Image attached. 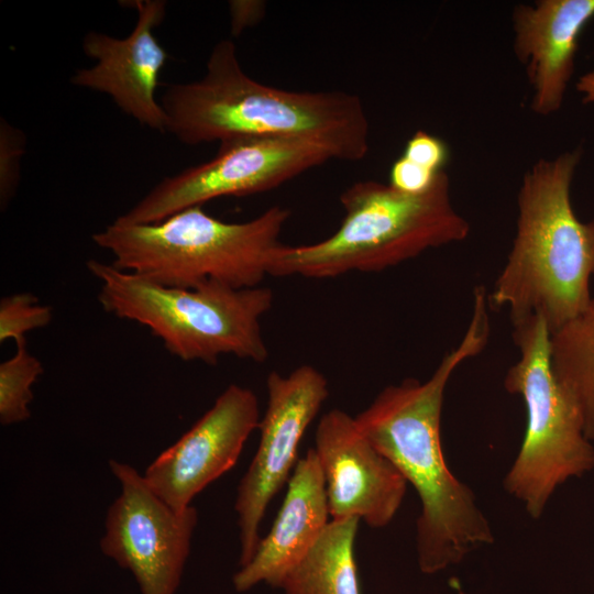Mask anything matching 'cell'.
<instances>
[{
  "instance_id": "obj_1",
  "label": "cell",
  "mask_w": 594,
  "mask_h": 594,
  "mask_svg": "<svg viewBox=\"0 0 594 594\" xmlns=\"http://www.w3.org/2000/svg\"><path fill=\"white\" fill-rule=\"evenodd\" d=\"M487 290H474L469 327L431 376L386 386L355 421L370 442L416 490L421 509L416 525L419 570L436 574L492 544L491 524L473 491L449 469L441 443L444 392L452 374L480 354L490 338Z\"/></svg>"
},
{
  "instance_id": "obj_2",
  "label": "cell",
  "mask_w": 594,
  "mask_h": 594,
  "mask_svg": "<svg viewBox=\"0 0 594 594\" xmlns=\"http://www.w3.org/2000/svg\"><path fill=\"white\" fill-rule=\"evenodd\" d=\"M161 105L166 132L187 145L273 136L317 141L342 161L356 162L369 152L370 124L358 96L261 84L243 72L230 40L212 48L201 79L168 85Z\"/></svg>"
},
{
  "instance_id": "obj_3",
  "label": "cell",
  "mask_w": 594,
  "mask_h": 594,
  "mask_svg": "<svg viewBox=\"0 0 594 594\" xmlns=\"http://www.w3.org/2000/svg\"><path fill=\"white\" fill-rule=\"evenodd\" d=\"M581 156L575 148L540 160L522 177L513 245L487 293L488 307L512 323L538 316L551 334L593 297L594 219L580 220L571 201Z\"/></svg>"
},
{
  "instance_id": "obj_4",
  "label": "cell",
  "mask_w": 594,
  "mask_h": 594,
  "mask_svg": "<svg viewBox=\"0 0 594 594\" xmlns=\"http://www.w3.org/2000/svg\"><path fill=\"white\" fill-rule=\"evenodd\" d=\"M289 217L287 208L274 206L249 221L226 222L194 206L155 223L116 219L91 239L112 254L113 266L156 284L241 289L273 276Z\"/></svg>"
},
{
  "instance_id": "obj_5",
  "label": "cell",
  "mask_w": 594,
  "mask_h": 594,
  "mask_svg": "<svg viewBox=\"0 0 594 594\" xmlns=\"http://www.w3.org/2000/svg\"><path fill=\"white\" fill-rule=\"evenodd\" d=\"M340 202L344 218L339 229L320 242L284 245L273 276L321 279L380 272L427 250L463 241L470 233L468 220L453 207L444 170L422 194L361 180L341 194Z\"/></svg>"
},
{
  "instance_id": "obj_6",
  "label": "cell",
  "mask_w": 594,
  "mask_h": 594,
  "mask_svg": "<svg viewBox=\"0 0 594 594\" xmlns=\"http://www.w3.org/2000/svg\"><path fill=\"white\" fill-rule=\"evenodd\" d=\"M102 309L147 327L174 356L217 364L222 355L262 363L268 350L261 319L272 308L266 286L234 289L218 284L168 287L91 258Z\"/></svg>"
},
{
  "instance_id": "obj_7",
  "label": "cell",
  "mask_w": 594,
  "mask_h": 594,
  "mask_svg": "<svg viewBox=\"0 0 594 594\" xmlns=\"http://www.w3.org/2000/svg\"><path fill=\"white\" fill-rule=\"evenodd\" d=\"M512 324L519 359L506 372L504 387L521 397L526 428L504 488L538 519L561 485L594 469V446L578 408L554 377L544 320L531 316Z\"/></svg>"
},
{
  "instance_id": "obj_8",
  "label": "cell",
  "mask_w": 594,
  "mask_h": 594,
  "mask_svg": "<svg viewBox=\"0 0 594 594\" xmlns=\"http://www.w3.org/2000/svg\"><path fill=\"white\" fill-rule=\"evenodd\" d=\"M332 158L326 145L308 139H228L212 160L164 178L117 220L155 223L219 197L267 191Z\"/></svg>"
},
{
  "instance_id": "obj_9",
  "label": "cell",
  "mask_w": 594,
  "mask_h": 594,
  "mask_svg": "<svg viewBox=\"0 0 594 594\" xmlns=\"http://www.w3.org/2000/svg\"><path fill=\"white\" fill-rule=\"evenodd\" d=\"M121 494L108 509L102 553L129 570L141 594H176L190 552L198 513L177 512L130 464L109 461Z\"/></svg>"
},
{
  "instance_id": "obj_10",
  "label": "cell",
  "mask_w": 594,
  "mask_h": 594,
  "mask_svg": "<svg viewBox=\"0 0 594 594\" xmlns=\"http://www.w3.org/2000/svg\"><path fill=\"white\" fill-rule=\"evenodd\" d=\"M266 389L257 450L240 481L234 504L240 529V566L255 554L266 508L288 482L298 462L300 440L329 395L326 377L311 365H300L288 375L271 372Z\"/></svg>"
},
{
  "instance_id": "obj_11",
  "label": "cell",
  "mask_w": 594,
  "mask_h": 594,
  "mask_svg": "<svg viewBox=\"0 0 594 594\" xmlns=\"http://www.w3.org/2000/svg\"><path fill=\"white\" fill-rule=\"evenodd\" d=\"M258 403L246 387L231 384L195 425L146 469L151 490L177 512L233 468L260 425Z\"/></svg>"
},
{
  "instance_id": "obj_12",
  "label": "cell",
  "mask_w": 594,
  "mask_h": 594,
  "mask_svg": "<svg viewBox=\"0 0 594 594\" xmlns=\"http://www.w3.org/2000/svg\"><path fill=\"white\" fill-rule=\"evenodd\" d=\"M312 449L331 519L359 518L371 528H383L394 519L408 483L364 436L354 417L338 408L323 414Z\"/></svg>"
},
{
  "instance_id": "obj_13",
  "label": "cell",
  "mask_w": 594,
  "mask_h": 594,
  "mask_svg": "<svg viewBox=\"0 0 594 594\" xmlns=\"http://www.w3.org/2000/svg\"><path fill=\"white\" fill-rule=\"evenodd\" d=\"M129 6L138 10V20L130 35L117 38L96 31L88 32L82 38V51L96 59V64L77 69L70 81L109 95L124 113L142 125L166 132V114L155 99V91L168 54L152 32L163 22L166 2L136 0Z\"/></svg>"
},
{
  "instance_id": "obj_14",
  "label": "cell",
  "mask_w": 594,
  "mask_h": 594,
  "mask_svg": "<svg viewBox=\"0 0 594 594\" xmlns=\"http://www.w3.org/2000/svg\"><path fill=\"white\" fill-rule=\"evenodd\" d=\"M594 18V0H541L513 13L514 52L532 88L531 109L557 112L574 72L580 35Z\"/></svg>"
},
{
  "instance_id": "obj_15",
  "label": "cell",
  "mask_w": 594,
  "mask_h": 594,
  "mask_svg": "<svg viewBox=\"0 0 594 594\" xmlns=\"http://www.w3.org/2000/svg\"><path fill=\"white\" fill-rule=\"evenodd\" d=\"M287 483L270 532L261 538L251 561L232 578L237 592H246L260 583L279 588L330 521L324 480L312 448L298 460Z\"/></svg>"
},
{
  "instance_id": "obj_16",
  "label": "cell",
  "mask_w": 594,
  "mask_h": 594,
  "mask_svg": "<svg viewBox=\"0 0 594 594\" xmlns=\"http://www.w3.org/2000/svg\"><path fill=\"white\" fill-rule=\"evenodd\" d=\"M359 518L331 519L283 580L284 594H361L354 542Z\"/></svg>"
},
{
  "instance_id": "obj_17",
  "label": "cell",
  "mask_w": 594,
  "mask_h": 594,
  "mask_svg": "<svg viewBox=\"0 0 594 594\" xmlns=\"http://www.w3.org/2000/svg\"><path fill=\"white\" fill-rule=\"evenodd\" d=\"M554 377L578 408L594 441V296L573 319L550 334Z\"/></svg>"
},
{
  "instance_id": "obj_18",
  "label": "cell",
  "mask_w": 594,
  "mask_h": 594,
  "mask_svg": "<svg viewBox=\"0 0 594 594\" xmlns=\"http://www.w3.org/2000/svg\"><path fill=\"white\" fill-rule=\"evenodd\" d=\"M43 373L41 361L16 344L15 353L0 364V422L9 426L31 417L32 386Z\"/></svg>"
},
{
  "instance_id": "obj_19",
  "label": "cell",
  "mask_w": 594,
  "mask_h": 594,
  "mask_svg": "<svg viewBox=\"0 0 594 594\" xmlns=\"http://www.w3.org/2000/svg\"><path fill=\"white\" fill-rule=\"evenodd\" d=\"M53 310L31 293L8 295L0 300V342L24 343L30 331L51 323Z\"/></svg>"
},
{
  "instance_id": "obj_20",
  "label": "cell",
  "mask_w": 594,
  "mask_h": 594,
  "mask_svg": "<svg viewBox=\"0 0 594 594\" xmlns=\"http://www.w3.org/2000/svg\"><path fill=\"white\" fill-rule=\"evenodd\" d=\"M18 131L8 123L1 121V176L0 191L1 206H6L11 199L18 183L19 158L24 146L22 136L16 135Z\"/></svg>"
},
{
  "instance_id": "obj_21",
  "label": "cell",
  "mask_w": 594,
  "mask_h": 594,
  "mask_svg": "<svg viewBox=\"0 0 594 594\" xmlns=\"http://www.w3.org/2000/svg\"><path fill=\"white\" fill-rule=\"evenodd\" d=\"M409 161L432 172L443 170L448 160L447 145L437 136L417 131L407 142L404 155Z\"/></svg>"
},
{
  "instance_id": "obj_22",
  "label": "cell",
  "mask_w": 594,
  "mask_h": 594,
  "mask_svg": "<svg viewBox=\"0 0 594 594\" xmlns=\"http://www.w3.org/2000/svg\"><path fill=\"white\" fill-rule=\"evenodd\" d=\"M440 172H432L402 156L392 166L389 185L406 194H422L431 188Z\"/></svg>"
},
{
  "instance_id": "obj_23",
  "label": "cell",
  "mask_w": 594,
  "mask_h": 594,
  "mask_svg": "<svg viewBox=\"0 0 594 594\" xmlns=\"http://www.w3.org/2000/svg\"><path fill=\"white\" fill-rule=\"evenodd\" d=\"M230 3L233 35H238L246 26L261 21L265 13L266 6L263 1H231Z\"/></svg>"
},
{
  "instance_id": "obj_24",
  "label": "cell",
  "mask_w": 594,
  "mask_h": 594,
  "mask_svg": "<svg viewBox=\"0 0 594 594\" xmlns=\"http://www.w3.org/2000/svg\"><path fill=\"white\" fill-rule=\"evenodd\" d=\"M576 90L584 103H594V67L579 78Z\"/></svg>"
}]
</instances>
